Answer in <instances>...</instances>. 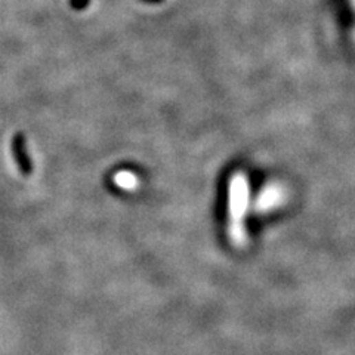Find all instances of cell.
<instances>
[{"label":"cell","instance_id":"cell-1","mask_svg":"<svg viewBox=\"0 0 355 355\" xmlns=\"http://www.w3.org/2000/svg\"><path fill=\"white\" fill-rule=\"evenodd\" d=\"M228 189V235L234 246H244L248 243L244 219L250 206V185L248 176L243 172L233 173Z\"/></svg>","mask_w":355,"mask_h":355},{"label":"cell","instance_id":"cell-2","mask_svg":"<svg viewBox=\"0 0 355 355\" xmlns=\"http://www.w3.org/2000/svg\"><path fill=\"white\" fill-rule=\"evenodd\" d=\"M288 200V191L279 182L266 184L261 193L256 197L255 207L261 213H268L271 211L279 209Z\"/></svg>","mask_w":355,"mask_h":355},{"label":"cell","instance_id":"cell-3","mask_svg":"<svg viewBox=\"0 0 355 355\" xmlns=\"http://www.w3.org/2000/svg\"><path fill=\"white\" fill-rule=\"evenodd\" d=\"M12 148H14V154H15V160L19 166V169L24 175H30L32 173V162L28 159V153H27V147H25V138L24 135L18 133L14 138L12 142Z\"/></svg>","mask_w":355,"mask_h":355},{"label":"cell","instance_id":"cell-4","mask_svg":"<svg viewBox=\"0 0 355 355\" xmlns=\"http://www.w3.org/2000/svg\"><path fill=\"white\" fill-rule=\"evenodd\" d=\"M113 181L118 186V189H122L125 191H135L138 189V185H140V180H138V176L131 171L117 172L113 178Z\"/></svg>","mask_w":355,"mask_h":355},{"label":"cell","instance_id":"cell-5","mask_svg":"<svg viewBox=\"0 0 355 355\" xmlns=\"http://www.w3.org/2000/svg\"><path fill=\"white\" fill-rule=\"evenodd\" d=\"M349 2H351V6H352V9H354V11H355V0H349Z\"/></svg>","mask_w":355,"mask_h":355},{"label":"cell","instance_id":"cell-6","mask_svg":"<svg viewBox=\"0 0 355 355\" xmlns=\"http://www.w3.org/2000/svg\"><path fill=\"white\" fill-rule=\"evenodd\" d=\"M354 36H355V34H354Z\"/></svg>","mask_w":355,"mask_h":355}]
</instances>
